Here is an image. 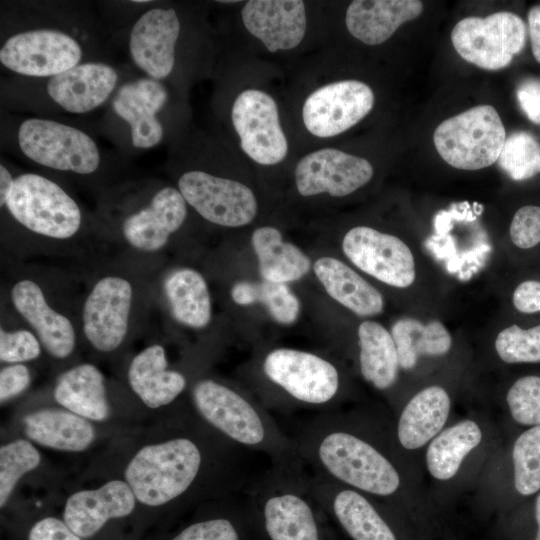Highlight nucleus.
Masks as SVG:
<instances>
[{
	"instance_id": "1",
	"label": "nucleus",
	"mask_w": 540,
	"mask_h": 540,
	"mask_svg": "<svg viewBox=\"0 0 540 540\" xmlns=\"http://www.w3.org/2000/svg\"><path fill=\"white\" fill-rule=\"evenodd\" d=\"M293 440L303 465L315 476L382 497L393 495L400 486L393 463L327 412L302 425Z\"/></svg>"
},
{
	"instance_id": "2",
	"label": "nucleus",
	"mask_w": 540,
	"mask_h": 540,
	"mask_svg": "<svg viewBox=\"0 0 540 540\" xmlns=\"http://www.w3.org/2000/svg\"><path fill=\"white\" fill-rule=\"evenodd\" d=\"M241 451L234 447L210 454L198 438L176 436L142 447L127 464L124 477L137 501L162 506L190 495L210 474L241 480L240 470H210L240 466Z\"/></svg>"
},
{
	"instance_id": "3",
	"label": "nucleus",
	"mask_w": 540,
	"mask_h": 540,
	"mask_svg": "<svg viewBox=\"0 0 540 540\" xmlns=\"http://www.w3.org/2000/svg\"><path fill=\"white\" fill-rule=\"evenodd\" d=\"M192 401L200 418L236 447L263 453L273 465L303 464L293 438L262 405L237 389L203 379L193 386Z\"/></svg>"
},
{
	"instance_id": "4",
	"label": "nucleus",
	"mask_w": 540,
	"mask_h": 540,
	"mask_svg": "<svg viewBox=\"0 0 540 540\" xmlns=\"http://www.w3.org/2000/svg\"><path fill=\"white\" fill-rule=\"evenodd\" d=\"M270 540H319L316 498L303 464L273 465L250 495Z\"/></svg>"
},
{
	"instance_id": "5",
	"label": "nucleus",
	"mask_w": 540,
	"mask_h": 540,
	"mask_svg": "<svg viewBox=\"0 0 540 540\" xmlns=\"http://www.w3.org/2000/svg\"><path fill=\"white\" fill-rule=\"evenodd\" d=\"M265 378L284 395L285 407L327 409L340 391V373L329 360L307 351L277 348L261 363Z\"/></svg>"
},
{
	"instance_id": "6",
	"label": "nucleus",
	"mask_w": 540,
	"mask_h": 540,
	"mask_svg": "<svg viewBox=\"0 0 540 540\" xmlns=\"http://www.w3.org/2000/svg\"><path fill=\"white\" fill-rule=\"evenodd\" d=\"M506 132L491 105H478L441 122L433 141L441 158L461 170H479L494 164L501 153Z\"/></svg>"
},
{
	"instance_id": "7",
	"label": "nucleus",
	"mask_w": 540,
	"mask_h": 540,
	"mask_svg": "<svg viewBox=\"0 0 540 540\" xmlns=\"http://www.w3.org/2000/svg\"><path fill=\"white\" fill-rule=\"evenodd\" d=\"M5 206L22 226L53 239L72 237L82 222L74 199L54 181L34 173L15 178Z\"/></svg>"
},
{
	"instance_id": "8",
	"label": "nucleus",
	"mask_w": 540,
	"mask_h": 540,
	"mask_svg": "<svg viewBox=\"0 0 540 540\" xmlns=\"http://www.w3.org/2000/svg\"><path fill=\"white\" fill-rule=\"evenodd\" d=\"M526 36L522 18L500 11L484 18H463L452 29L451 41L465 61L485 70H499L524 49Z\"/></svg>"
},
{
	"instance_id": "9",
	"label": "nucleus",
	"mask_w": 540,
	"mask_h": 540,
	"mask_svg": "<svg viewBox=\"0 0 540 540\" xmlns=\"http://www.w3.org/2000/svg\"><path fill=\"white\" fill-rule=\"evenodd\" d=\"M23 154L42 166L91 174L100 164L99 149L85 132L53 120L29 118L18 129Z\"/></svg>"
},
{
	"instance_id": "10",
	"label": "nucleus",
	"mask_w": 540,
	"mask_h": 540,
	"mask_svg": "<svg viewBox=\"0 0 540 540\" xmlns=\"http://www.w3.org/2000/svg\"><path fill=\"white\" fill-rule=\"evenodd\" d=\"M231 119L242 150L261 165L284 160L288 143L279 121L275 100L266 92L247 89L235 99Z\"/></svg>"
},
{
	"instance_id": "11",
	"label": "nucleus",
	"mask_w": 540,
	"mask_h": 540,
	"mask_svg": "<svg viewBox=\"0 0 540 540\" xmlns=\"http://www.w3.org/2000/svg\"><path fill=\"white\" fill-rule=\"evenodd\" d=\"M178 189L186 203L204 219L220 226H244L257 213L251 189L232 179L192 170L181 175Z\"/></svg>"
},
{
	"instance_id": "12",
	"label": "nucleus",
	"mask_w": 540,
	"mask_h": 540,
	"mask_svg": "<svg viewBox=\"0 0 540 540\" xmlns=\"http://www.w3.org/2000/svg\"><path fill=\"white\" fill-rule=\"evenodd\" d=\"M82 57L79 43L54 29L17 33L0 49V62L9 70L31 77H53L78 65Z\"/></svg>"
},
{
	"instance_id": "13",
	"label": "nucleus",
	"mask_w": 540,
	"mask_h": 540,
	"mask_svg": "<svg viewBox=\"0 0 540 540\" xmlns=\"http://www.w3.org/2000/svg\"><path fill=\"white\" fill-rule=\"evenodd\" d=\"M342 249L356 267L387 285L406 288L415 280L413 254L394 235L357 226L345 234Z\"/></svg>"
},
{
	"instance_id": "14",
	"label": "nucleus",
	"mask_w": 540,
	"mask_h": 540,
	"mask_svg": "<svg viewBox=\"0 0 540 540\" xmlns=\"http://www.w3.org/2000/svg\"><path fill=\"white\" fill-rule=\"evenodd\" d=\"M373 105L374 93L366 83L341 80L312 92L303 104L302 119L312 135L328 138L357 124Z\"/></svg>"
},
{
	"instance_id": "15",
	"label": "nucleus",
	"mask_w": 540,
	"mask_h": 540,
	"mask_svg": "<svg viewBox=\"0 0 540 540\" xmlns=\"http://www.w3.org/2000/svg\"><path fill=\"white\" fill-rule=\"evenodd\" d=\"M133 290L120 276L99 279L87 295L82 309V328L88 342L100 352L116 350L129 327Z\"/></svg>"
},
{
	"instance_id": "16",
	"label": "nucleus",
	"mask_w": 540,
	"mask_h": 540,
	"mask_svg": "<svg viewBox=\"0 0 540 540\" xmlns=\"http://www.w3.org/2000/svg\"><path fill=\"white\" fill-rule=\"evenodd\" d=\"M374 170L359 156L334 148H323L305 155L296 165L295 183L302 196L328 193L349 195L367 184Z\"/></svg>"
},
{
	"instance_id": "17",
	"label": "nucleus",
	"mask_w": 540,
	"mask_h": 540,
	"mask_svg": "<svg viewBox=\"0 0 540 540\" xmlns=\"http://www.w3.org/2000/svg\"><path fill=\"white\" fill-rule=\"evenodd\" d=\"M179 32L180 21L174 9L153 8L146 11L130 32L132 60L150 78H166L174 67Z\"/></svg>"
},
{
	"instance_id": "18",
	"label": "nucleus",
	"mask_w": 540,
	"mask_h": 540,
	"mask_svg": "<svg viewBox=\"0 0 540 540\" xmlns=\"http://www.w3.org/2000/svg\"><path fill=\"white\" fill-rule=\"evenodd\" d=\"M310 479L317 503L331 510L353 540H396L389 525L361 492L315 475Z\"/></svg>"
},
{
	"instance_id": "19",
	"label": "nucleus",
	"mask_w": 540,
	"mask_h": 540,
	"mask_svg": "<svg viewBox=\"0 0 540 540\" xmlns=\"http://www.w3.org/2000/svg\"><path fill=\"white\" fill-rule=\"evenodd\" d=\"M241 17L245 28L272 53L296 47L306 32L305 4L300 0H250Z\"/></svg>"
},
{
	"instance_id": "20",
	"label": "nucleus",
	"mask_w": 540,
	"mask_h": 540,
	"mask_svg": "<svg viewBox=\"0 0 540 540\" xmlns=\"http://www.w3.org/2000/svg\"><path fill=\"white\" fill-rule=\"evenodd\" d=\"M136 500L126 481L110 480L99 488L80 490L70 495L63 519L79 537L88 538L108 520L131 514Z\"/></svg>"
},
{
	"instance_id": "21",
	"label": "nucleus",
	"mask_w": 540,
	"mask_h": 540,
	"mask_svg": "<svg viewBox=\"0 0 540 540\" xmlns=\"http://www.w3.org/2000/svg\"><path fill=\"white\" fill-rule=\"evenodd\" d=\"M186 215L187 203L179 189L164 187L153 196L148 206L124 220L123 236L137 250L156 252L181 227Z\"/></svg>"
},
{
	"instance_id": "22",
	"label": "nucleus",
	"mask_w": 540,
	"mask_h": 540,
	"mask_svg": "<svg viewBox=\"0 0 540 540\" xmlns=\"http://www.w3.org/2000/svg\"><path fill=\"white\" fill-rule=\"evenodd\" d=\"M167 100V90L152 78H141L124 84L112 101L114 112L126 121L135 148L156 146L163 137V126L157 112Z\"/></svg>"
},
{
	"instance_id": "23",
	"label": "nucleus",
	"mask_w": 540,
	"mask_h": 540,
	"mask_svg": "<svg viewBox=\"0 0 540 540\" xmlns=\"http://www.w3.org/2000/svg\"><path fill=\"white\" fill-rule=\"evenodd\" d=\"M11 300L51 356L64 359L71 355L76 341L74 327L66 316L50 307L37 283L18 281L11 290Z\"/></svg>"
},
{
	"instance_id": "24",
	"label": "nucleus",
	"mask_w": 540,
	"mask_h": 540,
	"mask_svg": "<svg viewBox=\"0 0 540 540\" xmlns=\"http://www.w3.org/2000/svg\"><path fill=\"white\" fill-rule=\"evenodd\" d=\"M117 81L118 75L112 66L86 62L51 77L46 89L50 98L64 110L82 114L103 104Z\"/></svg>"
},
{
	"instance_id": "25",
	"label": "nucleus",
	"mask_w": 540,
	"mask_h": 540,
	"mask_svg": "<svg viewBox=\"0 0 540 540\" xmlns=\"http://www.w3.org/2000/svg\"><path fill=\"white\" fill-rule=\"evenodd\" d=\"M422 11L423 3L418 0H355L347 8L345 22L356 39L378 45Z\"/></svg>"
},
{
	"instance_id": "26",
	"label": "nucleus",
	"mask_w": 540,
	"mask_h": 540,
	"mask_svg": "<svg viewBox=\"0 0 540 540\" xmlns=\"http://www.w3.org/2000/svg\"><path fill=\"white\" fill-rule=\"evenodd\" d=\"M165 349L153 344L132 359L128 382L133 392L149 408L173 402L185 389L187 381L180 372L167 369Z\"/></svg>"
},
{
	"instance_id": "27",
	"label": "nucleus",
	"mask_w": 540,
	"mask_h": 540,
	"mask_svg": "<svg viewBox=\"0 0 540 540\" xmlns=\"http://www.w3.org/2000/svg\"><path fill=\"white\" fill-rule=\"evenodd\" d=\"M23 425L31 440L61 451H84L95 439V430L89 420L69 410H38L26 415Z\"/></svg>"
},
{
	"instance_id": "28",
	"label": "nucleus",
	"mask_w": 540,
	"mask_h": 540,
	"mask_svg": "<svg viewBox=\"0 0 540 540\" xmlns=\"http://www.w3.org/2000/svg\"><path fill=\"white\" fill-rule=\"evenodd\" d=\"M53 396L66 410L87 420L104 421L110 413L103 374L89 363L64 372L56 382Z\"/></svg>"
},
{
	"instance_id": "29",
	"label": "nucleus",
	"mask_w": 540,
	"mask_h": 540,
	"mask_svg": "<svg viewBox=\"0 0 540 540\" xmlns=\"http://www.w3.org/2000/svg\"><path fill=\"white\" fill-rule=\"evenodd\" d=\"M313 270L326 292L353 313L373 316L383 311L381 293L340 260L322 257L314 263Z\"/></svg>"
},
{
	"instance_id": "30",
	"label": "nucleus",
	"mask_w": 540,
	"mask_h": 540,
	"mask_svg": "<svg viewBox=\"0 0 540 540\" xmlns=\"http://www.w3.org/2000/svg\"><path fill=\"white\" fill-rule=\"evenodd\" d=\"M450 411V398L439 386L418 392L403 409L397 426L400 444L408 450L418 449L443 428Z\"/></svg>"
},
{
	"instance_id": "31",
	"label": "nucleus",
	"mask_w": 540,
	"mask_h": 540,
	"mask_svg": "<svg viewBox=\"0 0 540 540\" xmlns=\"http://www.w3.org/2000/svg\"><path fill=\"white\" fill-rule=\"evenodd\" d=\"M172 317L182 325L201 329L212 316L211 297L204 277L194 269L170 272L163 284Z\"/></svg>"
},
{
	"instance_id": "32",
	"label": "nucleus",
	"mask_w": 540,
	"mask_h": 540,
	"mask_svg": "<svg viewBox=\"0 0 540 540\" xmlns=\"http://www.w3.org/2000/svg\"><path fill=\"white\" fill-rule=\"evenodd\" d=\"M263 279L287 283L302 278L310 269V259L297 246L283 241L271 226L257 228L251 237Z\"/></svg>"
},
{
	"instance_id": "33",
	"label": "nucleus",
	"mask_w": 540,
	"mask_h": 540,
	"mask_svg": "<svg viewBox=\"0 0 540 540\" xmlns=\"http://www.w3.org/2000/svg\"><path fill=\"white\" fill-rule=\"evenodd\" d=\"M360 372L365 381L379 390L397 380L399 361L391 333L380 323L366 320L358 327Z\"/></svg>"
},
{
	"instance_id": "34",
	"label": "nucleus",
	"mask_w": 540,
	"mask_h": 540,
	"mask_svg": "<svg viewBox=\"0 0 540 540\" xmlns=\"http://www.w3.org/2000/svg\"><path fill=\"white\" fill-rule=\"evenodd\" d=\"M399 367L412 369L420 356H442L449 352L452 338L446 327L437 320L422 323L414 318H401L391 329Z\"/></svg>"
},
{
	"instance_id": "35",
	"label": "nucleus",
	"mask_w": 540,
	"mask_h": 540,
	"mask_svg": "<svg viewBox=\"0 0 540 540\" xmlns=\"http://www.w3.org/2000/svg\"><path fill=\"white\" fill-rule=\"evenodd\" d=\"M481 438L479 426L471 420L443 430L427 449L426 462L430 474L439 480L452 478L466 455L479 445Z\"/></svg>"
},
{
	"instance_id": "36",
	"label": "nucleus",
	"mask_w": 540,
	"mask_h": 540,
	"mask_svg": "<svg viewBox=\"0 0 540 540\" xmlns=\"http://www.w3.org/2000/svg\"><path fill=\"white\" fill-rule=\"evenodd\" d=\"M231 298L238 305L263 304L279 324H293L300 312V302L286 283L263 279L259 282L239 281L231 289Z\"/></svg>"
},
{
	"instance_id": "37",
	"label": "nucleus",
	"mask_w": 540,
	"mask_h": 540,
	"mask_svg": "<svg viewBox=\"0 0 540 540\" xmlns=\"http://www.w3.org/2000/svg\"><path fill=\"white\" fill-rule=\"evenodd\" d=\"M497 161L513 180L529 179L540 173V143L528 132H515L506 138Z\"/></svg>"
},
{
	"instance_id": "38",
	"label": "nucleus",
	"mask_w": 540,
	"mask_h": 540,
	"mask_svg": "<svg viewBox=\"0 0 540 540\" xmlns=\"http://www.w3.org/2000/svg\"><path fill=\"white\" fill-rule=\"evenodd\" d=\"M512 458L516 490L524 496L536 493L540 489V425L517 438Z\"/></svg>"
},
{
	"instance_id": "39",
	"label": "nucleus",
	"mask_w": 540,
	"mask_h": 540,
	"mask_svg": "<svg viewBox=\"0 0 540 540\" xmlns=\"http://www.w3.org/2000/svg\"><path fill=\"white\" fill-rule=\"evenodd\" d=\"M41 457L25 439H17L0 447V506L4 507L19 479L35 469Z\"/></svg>"
},
{
	"instance_id": "40",
	"label": "nucleus",
	"mask_w": 540,
	"mask_h": 540,
	"mask_svg": "<svg viewBox=\"0 0 540 540\" xmlns=\"http://www.w3.org/2000/svg\"><path fill=\"white\" fill-rule=\"evenodd\" d=\"M495 349L506 363L540 362V325L522 329L514 324L503 329L497 335Z\"/></svg>"
},
{
	"instance_id": "41",
	"label": "nucleus",
	"mask_w": 540,
	"mask_h": 540,
	"mask_svg": "<svg viewBox=\"0 0 540 540\" xmlns=\"http://www.w3.org/2000/svg\"><path fill=\"white\" fill-rule=\"evenodd\" d=\"M513 419L522 425H540V377L519 378L507 393Z\"/></svg>"
},
{
	"instance_id": "42",
	"label": "nucleus",
	"mask_w": 540,
	"mask_h": 540,
	"mask_svg": "<svg viewBox=\"0 0 540 540\" xmlns=\"http://www.w3.org/2000/svg\"><path fill=\"white\" fill-rule=\"evenodd\" d=\"M41 353L40 340L25 329L7 331L0 329V359L2 362L20 364L36 359Z\"/></svg>"
},
{
	"instance_id": "43",
	"label": "nucleus",
	"mask_w": 540,
	"mask_h": 540,
	"mask_svg": "<svg viewBox=\"0 0 540 540\" xmlns=\"http://www.w3.org/2000/svg\"><path fill=\"white\" fill-rule=\"evenodd\" d=\"M509 232L517 247L529 249L536 246L540 242V206L519 208L512 218Z\"/></svg>"
},
{
	"instance_id": "44",
	"label": "nucleus",
	"mask_w": 540,
	"mask_h": 540,
	"mask_svg": "<svg viewBox=\"0 0 540 540\" xmlns=\"http://www.w3.org/2000/svg\"><path fill=\"white\" fill-rule=\"evenodd\" d=\"M172 540H240V537L229 518L217 517L187 526Z\"/></svg>"
},
{
	"instance_id": "45",
	"label": "nucleus",
	"mask_w": 540,
	"mask_h": 540,
	"mask_svg": "<svg viewBox=\"0 0 540 540\" xmlns=\"http://www.w3.org/2000/svg\"><path fill=\"white\" fill-rule=\"evenodd\" d=\"M30 384V372L23 364H12L0 371L1 403L21 394Z\"/></svg>"
},
{
	"instance_id": "46",
	"label": "nucleus",
	"mask_w": 540,
	"mask_h": 540,
	"mask_svg": "<svg viewBox=\"0 0 540 540\" xmlns=\"http://www.w3.org/2000/svg\"><path fill=\"white\" fill-rule=\"evenodd\" d=\"M28 540H81L63 520L46 517L36 522L30 529Z\"/></svg>"
},
{
	"instance_id": "47",
	"label": "nucleus",
	"mask_w": 540,
	"mask_h": 540,
	"mask_svg": "<svg viewBox=\"0 0 540 540\" xmlns=\"http://www.w3.org/2000/svg\"><path fill=\"white\" fill-rule=\"evenodd\" d=\"M516 96L527 118L540 125V79L527 78L517 86Z\"/></svg>"
},
{
	"instance_id": "48",
	"label": "nucleus",
	"mask_w": 540,
	"mask_h": 540,
	"mask_svg": "<svg viewBox=\"0 0 540 540\" xmlns=\"http://www.w3.org/2000/svg\"><path fill=\"white\" fill-rule=\"evenodd\" d=\"M514 307L521 313L531 314L540 311V282L526 280L520 283L512 295Z\"/></svg>"
},
{
	"instance_id": "49",
	"label": "nucleus",
	"mask_w": 540,
	"mask_h": 540,
	"mask_svg": "<svg viewBox=\"0 0 540 540\" xmlns=\"http://www.w3.org/2000/svg\"><path fill=\"white\" fill-rule=\"evenodd\" d=\"M527 21L532 54L535 60L540 63V4L530 8Z\"/></svg>"
},
{
	"instance_id": "50",
	"label": "nucleus",
	"mask_w": 540,
	"mask_h": 540,
	"mask_svg": "<svg viewBox=\"0 0 540 540\" xmlns=\"http://www.w3.org/2000/svg\"><path fill=\"white\" fill-rule=\"evenodd\" d=\"M14 178L11 176L8 169L1 164L0 165V206L3 207L6 205L13 187H14Z\"/></svg>"
},
{
	"instance_id": "51",
	"label": "nucleus",
	"mask_w": 540,
	"mask_h": 540,
	"mask_svg": "<svg viewBox=\"0 0 540 540\" xmlns=\"http://www.w3.org/2000/svg\"><path fill=\"white\" fill-rule=\"evenodd\" d=\"M535 518L538 525L535 540H540V494L538 495L535 503Z\"/></svg>"
},
{
	"instance_id": "52",
	"label": "nucleus",
	"mask_w": 540,
	"mask_h": 540,
	"mask_svg": "<svg viewBox=\"0 0 540 540\" xmlns=\"http://www.w3.org/2000/svg\"><path fill=\"white\" fill-rule=\"evenodd\" d=\"M150 1L148 0H137V1H133V3H149Z\"/></svg>"
},
{
	"instance_id": "53",
	"label": "nucleus",
	"mask_w": 540,
	"mask_h": 540,
	"mask_svg": "<svg viewBox=\"0 0 540 540\" xmlns=\"http://www.w3.org/2000/svg\"><path fill=\"white\" fill-rule=\"evenodd\" d=\"M220 3H236L238 1H219Z\"/></svg>"
}]
</instances>
